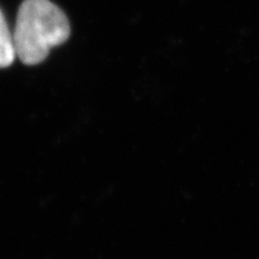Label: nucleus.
Wrapping results in <instances>:
<instances>
[{
    "label": "nucleus",
    "mask_w": 259,
    "mask_h": 259,
    "mask_svg": "<svg viewBox=\"0 0 259 259\" xmlns=\"http://www.w3.org/2000/svg\"><path fill=\"white\" fill-rule=\"evenodd\" d=\"M16 56L14 36L6 23V19L0 11V69L8 67L14 63Z\"/></svg>",
    "instance_id": "obj_2"
},
{
    "label": "nucleus",
    "mask_w": 259,
    "mask_h": 259,
    "mask_svg": "<svg viewBox=\"0 0 259 259\" xmlns=\"http://www.w3.org/2000/svg\"><path fill=\"white\" fill-rule=\"evenodd\" d=\"M70 32L66 15L51 0H24L12 34L16 56L25 65L40 64L51 48L67 41Z\"/></svg>",
    "instance_id": "obj_1"
}]
</instances>
